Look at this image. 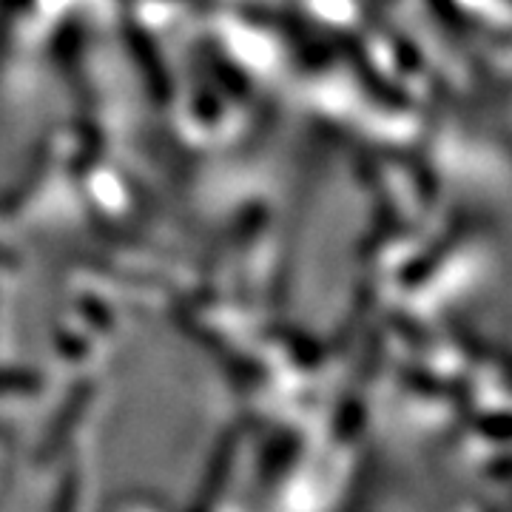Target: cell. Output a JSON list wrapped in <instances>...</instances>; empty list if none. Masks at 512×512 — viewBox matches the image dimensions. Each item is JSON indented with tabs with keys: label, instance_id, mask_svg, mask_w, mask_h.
Wrapping results in <instances>:
<instances>
[{
	"label": "cell",
	"instance_id": "2",
	"mask_svg": "<svg viewBox=\"0 0 512 512\" xmlns=\"http://www.w3.org/2000/svg\"><path fill=\"white\" fill-rule=\"evenodd\" d=\"M450 512H495L490 504H481V501H464V504H458Z\"/></svg>",
	"mask_w": 512,
	"mask_h": 512
},
{
	"label": "cell",
	"instance_id": "1",
	"mask_svg": "<svg viewBox=\"0 0 512 512\" xmlns=\"http://www.w3.org/2000/svg\"><path fill=\"white\" fill-rule=\"evenodd\" d=\"M106 512H171V510H168V504H165V501L154 498V495L134 493V495H120V498H114Z\"/></svg>",
	"mask_w": 512,
	"mask_h": 512
}]
</instances>
